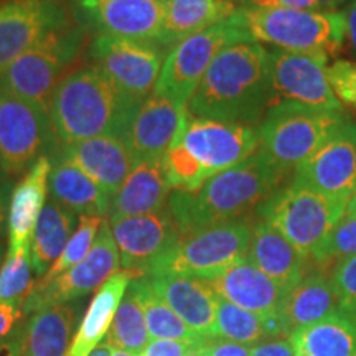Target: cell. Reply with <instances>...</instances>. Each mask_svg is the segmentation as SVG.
<instances>
[{"label": "cell", "instance_id": "cell-1", "mask_svg": "<svg viewBox=\"0 0 356 356\" xmlns=\"http://www.w3.org/2000/svg\"><path fill=\"white\" fill-rule=\"evenodd\" d=\"M270 101V51L254 40H243L213 60L186 109L193 118L254 127Z\"/></svg>", "mask_w": 356, "mask_h": 356}, {"label": "cell", "instance_id": "cell-2", "mask_svg": "<svg viewBox=\"0 0 356 356\" xmlns=\"http://www.w3.org/2000/svg\"><path fill=\"white\" fill-rule=\"evenodd\" d=\"M286 175L259 150L243 163L211 177L197 191H172L167 208L181 236L239 221L280 188Z\"/></svg>", "mask_w": 356, "mask_h": 356}, {"label": "cell", "instance_id": "cell-3", "mask_svg": "<svg viewBox=\"0 0 356 356\" xmlns=\"http://www.w3.org/2000/svg\"><path fill=\"white\" fill-rule=\"evenodd\" d=\"M136 102L126 99L97 66L66 74L53 92L50 119L61 144L118 136L124 139Z\"/></svg>", "mask_w": 356, "mask_h": 356}, {"label": "cell", "instance_id": "cell-4", "mask_svg": "<svg viewBox=\"0 0 356 356\" xmlns=\"http://www.w3.org/2000/svg\"><path fill=\"white\" fill-rule=\"evenodd\" d=\"M238 17L254 42L275 50L335 56L346 42L343 12H309L248 2L239 6Z\"/></svg>", "mask_w": 356, "mask_h": 356}, {"label": "cell", "instance_id": "cell-5", "mask_svg": "<svg viewBox=\"0 0 356 356\" xmlns=\"http://www.w3.org/2000/svg\"><path fill=\"white\" fill-rule=\"evenodd\" d=\"M348 118L345 111L273 106L259 126V152L287 177L317 152Z\"/></svg>", "mask_w": 356, "mask_h": 356}, {"label": "cell", "instance_id": "cell-6", "mask_svg": "<svg viewBox=\"0 0 356 356\" xmlns=\"http://www.w3.org/2000/svg\"><path fill=\"white\" fill-rule=\"evenodd\" d=\"M348 200L325 197L307 186H280L257 208L261 220L274 226L302 254L312 257L345 216Z\"/></svg>", "mask_w": 356, "mask_h": 356}, {"label": "cell", "instance_id": "cell-7", "mask_svg": "<svg viewBox=\"0 0 356 356\" xmlns=\"http://www.w3.org/2000/svg\"><path fill=\"white\" fill-rule=\"evenodd\" d=\"M84 37L83 26L50 35L0 74V88L50 113L53 92L84 48Z\"/></svg>", "mask_w": 356, "mask_h": 356}, {"label": "cell", "instance_id": "cell-8", "mask_svg": "<svg viewBox=\"0 0 356 356\" xmlns=\"http://www.w3.org/2000/svg\"><path fill=\"white\" fill-rule=\"evenodd\" d=\"M252 228L246 221H228L181 236L150 275L177 274L211 280L246 259Z\"/></svg>", "mask_w": 356, "mask_h": 356}, {"label": "cell", "instance_id": "cell-9", "mask_svg": "<svg viewBox=\"0 0 356 356\" xmlns=\"http://www.w3.org/2000/svg\"><path fill=\"white\" fill-rule=\"evenodd\" d=\"M252 40L238 12L228 20L178 42L165 56L154 92L186 108L213 60L231 43Z\"/></svg>", "mask_w": 356, "mask_h": 356}, {"label": "cell", "instance_id": "cell-10", "mask_svg": "<svg viewBox=\"0 0 356 356\" xmlns=\"http://www.w3.org/2000/svg\"><path fill=\"white\" fill-rule=\"evenodd\" d=\"M121 256L118 244L113 236L109 221H102L96 241L89 254L51 280L40 279L33 284L32 291L24 302V315H32L33 312L44 307L66 304L97 291L111 275L119 273Z\"/></svg>", "mask_w": 356, "mask_h": 356}, {"label": "cell", "instance_id": "cell-11", "mask_svg": "<svg viewBox=\"0 0 356 356\" xmlns=\"http://www.w3.org/2000/svg\"><path fill=\"white\" fill-rule=\"evenodd\" d=\"M53 137L48 111L0 88V163L7 177L29 172Z\"/></svg>", "mask_w": 356, "mask_h": 356}, {"label": "cell", "instance_id": "cell-12", "mask_svg": "<svg viewBox=\"0 0 356 356\" xmlns=\"http://www.w3.org/2000/svg\"><path fill=\"white\" fill-rule=\"evenodd\" d=\"M89 53L96 61L95 66L136 104L152 95L165 61L159 44L114 37H96Z\"/></svg>", "mask_w": 356, "mask_h": 356}, {"label": "cell", "instance_id": "cell-13", "mask_svg": "<svg viewBox=\"0 0 356 356\" xmlns=\"http://www.w3.org/2000/svg\"><path fill=\"white\" fill-rule=\"evenodd\" d=\"M84 30L97 37L155 43L160 47L165 0H68Z\"/></svg>", "mask_w": 356, "mask_h": 356}, {"label": "cell", "instance_id": "cell-14", "mask_svg": "<svg viewBox=\"0 0 356 356\" xmlns=\"http://www.w3.org/2000/svg\"><path fill=\"white\" fill-rule=\"evenodd\" d=\"M327 61L328 58L310 53L270 51V108L277 104H297L341 113L343 106L328 81Z\"/></svg>", "mask_w": 356, "mask_h": 356}, {"label": "cell", "instance_id": "cell-15", "mask_svg": "<svg viewBox=\"0 0 356 356\" xmlns=\"http://www.w3.org/2000/svg\"><path fill=\"white\" fill-rule=\"evenodd\" d=\"M70 26L68 10L61 0H6L0 3V74L44 38Z\"/></svg>", "mask_w": 356, "mask_h": 356}, {"label": "cell", "instance_id": "cell-16", "mask_svg": "<svg viewBox=\"0 0 356 356\" xmlns=\"http://www.w3.org/2000/svg\"><path fill=\"white\" fill-rule=\"evenodd\" d=\"M121 256L122 270L137 277L149 275L180 241L168 208L159 213L129 218H109Z\"/></svg>", "mask_w": 356, "mask_h": 356}, {"label": "cell", "instance_id": "cell-17", "mask_svg": "<svg viewBox=\"0 0 356 356\" xmlns=\"http://www.w3.org/2000/svg\"><path fill=\"white\" fill-rule=\"evenodd\" d=\"M293 184L325 197L350 200L356 191V122L348 118L312 157L293 172Z\"/></svg>", "mask_w": 356, "mask_h": 356}, {"label": "cell", "instance_id": "cell-18", "mask_svg": "<svg viewBox=\"0 0 356 356\" xmlns=\"http://www.w3.org/2000/svg\"><path fill=\"white\" fill-rule=\"evenodd\" d=\"M180 144L215 177L248 160L259 149V131L252 126L190 118Z\"/></svg>", "mask_w": 356, "mask_h": 356}, {"label": "cell", "instance_id": "cell-19", "mask_svg": "<svg viewBox=\"0 0 356 356\" xmlns=\"http://www.w3.org/2000/svg\"><path fill=\"white\" fill-rule=\"evenodd\" d=\"M188 122V109L152 92L134 111L124 140L139 162L160 160L180 144Z\"/></svg>", "mask_w": 356, "mask_h": 356}, {"label": "cell", "instance_id": "cell-20", "mask_svg": "<svg viewBox=\"0 0 356 356\" xmlns=\"http://www.w3.org/2000/svg\"><path fill=\"white\" fill-rule=\"evenodd\" d=\"M60 157L81 168L111 197L118 193L139 163L126 140L118 136H102L78 144H63Z\"/></svg>", "mask_w": 356, "mask_h": 356}, {"label": "cell", "instance_id": "cell-21", "mask_svg": "<svg viewBox=\"0 0 356 356\" xmlns=\"http://www.w3.org/2000/svg\"><path fill=\"white\" fill-rule=\"evenodd\" d=\"M149 279L155 293L191 330L204 338H215L218 296L207 280L177 274H157Z\"/></svg>", "mask_w": 356, "mask_h": 356}, {"label": "cell", "instance_id": "cell-22", "mask_svg": "<svg viewBox=\"0 0 356 356\" xmlns=\"http://www.w3.org/2000/svg\"><path fill=\"white\" fill-rule=\"evenodd\" d=\"M221 299L262 315L282 314L287 289L252 266L248 259L231 266L218 277L208 280Z\"/></svg>", "mask_w": 356, "mask_h": 356}, {"label": "cell", "instance_id": "cell-23", "mask_svg": "<svg viewBox=\"0 0 356 356\" xmlns=\"http://www.w3.org/2000/svg\"><path fill=\"white\" fill-rule=\"evenodd\" d=\"M51 165V159L47 155L40 157L12 190L7 216L8 254L30 248L40 213L47 204V197L50 193L48 180Z\"/></svg>", "mask_w": 356, "mask_h": 356}, {"label": "cell", "instance_id": "cell-24", "mask_svg": "<svg viewBox=\"0 0 356 356\" xmlns=\"http://www.w3.org/2000/svg\"><path fill=\"white\" fill-rule=\"evenodd\" d=\"M246 259L287 291L296 287L312 267L309 257L264 220L252 226Z\"/></svg>", "mask_w": 356, "mask_h": 356}, {"label": "cell", "instance_id": "cell-25", "mask_svg": "<svg viewBox=\"0 0 356 356\" xmlns=\"http://www.w3.org/2000/svg\"><path fill=\"white\" fill-rule=\"evenodd\" d=\"M76 322L78 307L71 302L33 312L15 333L20 356H66Z\"/></svg>", "mask_w": 356, "mask_h": 356}, {"label": "cell", "instance_id": "cell-26", "mask_svg": "<svg viewBox=\"0 0 356 356\" xmlns=\"http://www.w3.org/2000/svg\"><path fill=\"white\" fill-rule=\"evenodd\" d=\"M170 191L162 159L142 160L111 198L109 218L142 216L165 210Z\"/></svg>", "mask_w": 356, "mask_h": 356}, {"label": "cell", "instance_id": "cell-27", "mask_svg": "<svg viewBox=\"0 0 356 356\" xmlns=\"http://www.w3.org/2000/svg\"><path fill=\"white\" fill-rule=\"evenodd\" d=\"M338 310H341L340 302L330 275L320 267H310L300 282L289 291L282 317L292 333L312 327Z\"/></svg>", "mask_w": 356, "mask_h": 356}, {"label": "cell", "instance_id": "cell-28", "mask_svg": "<svg viewBox=\"0 0 356 356\" xmlns=\"http://www.w3.org/2000/svg\"><path fill=\"white\" fill-rule=\"evenodd\" d=\"M137 275L129 270H119L97 289L86 315L79 323L66 356H88L108 335L114 315L119 309L129 286Z\"/></svg>", "mask_w": 356, "mask_h": 356}, {"label": "cell", "instance_id": "cell-29", "mask_svg": "<svg viewBox=\"0 0 356 356\" xmlns=\"http://www.w3.org/2000/svg\"><path fill=\"white\" fill-rule=\"evenodd\" d=\"M50 197L79 216L104 218L111 211V195L81 168L56 157L51 160Z\"/></svg>", "mask_w": 356, "mask_h": 356}, {"label": "cell", "instance_id": "cell-30", "mask_svg": "<svg viewBox=\"0 0 356 356\" xmlns=\"http://www.w3.org/2000/svg\"><path fill=\"white\" fill-rule=\"evenodd\" d=\"M238 8L231 0H165L160 47H175L181 40L228 20Z\"/></svg>", "mask_w": 356, "mask_h": 356}, {"label": "cell", "instance_id": "cell-31", "mask_svg": "<svg viewBox=\"0 0 356 356\" xmlns=\"http://www.w3.org/2000/svg\"><path fill=\"white\" fill-rule=\"evenodd\" d=\"M280 337H291V330L282 314H256L218 296L215 338H225V340L249 346Z\"/></svg>", "mask_w": 356, "mask_h": 356}, {"label": "cell", "instance_id": "cell-32", "mask_svg": "<svg viewBox=\"0 0 356 356\" xmlns=\"http://www.w3.org/2000/svg\"><path fill=\"white\" fill-rule=\"evenodd\" d=\"M76 213H73L55 200H48L35 226L30 256L33 273L43 277L55 264L73 236L76 226Z\"/></svg>", "mask_w": 356, "mask_h": 356}, {"label": "cell", "instance_id": "cell-33", "mask_svg": "<svg viewBox=\"0 0 356 356\" xmlns=\"http://www.w3.org/2000/svg\"><path fill=\"white\" fill-rule=\"evenodd\" d=\"M291 335L310 356H356V315L348 312L338 310Z\"/></svg>", "mask_w": 356, "mask_h": 356}, {"label": "cell", "instance_id": "cell-34", "mask_svg": "<svg viewBox=\"0 0 356 356\" xmlns=\"http://www.w3.org/2000/svg\"><path fill=\"white\" fill-rule=\"evenodd\" d=\"M131 284L139 297L142 309H144L150 338L154 340H184L193 341V343H204L210 340V338H204L191 330L188 325L160 299L147 275L136 277Z\"/></svg>", "mask_w": 356, "mask_h": 356}, {"label": "cell", "instance_id": "cell-35", "mask_svg": "<svg viewBox=\"0 0 356 356\" xmlns=\"http://www.w3.org/2000/svg\"><path fill=\"white\" fill-rule=\"evenodd\" d=\"M106 338L115 346V350L129 351L136 356H139L145 346L150 343L144 309H142V304L136 291H134L132 284L129 286L126 296L119 304V309L115 312L113 325H111Z\"/></svg>", "mask_w": 356, "mask_h": 356}, {"label": "cell", "instance_id": "cell-36", "mask_svg": "<svg viewBox=\"0 0 356 356\" xmlns=\"http://www.w3.org/2000/svg\"><path fill=\"white\" fill-rule=\"evenodd\" d=\"M163 172L172 191H197L210 180V173L184 144L173 145L162 159Z\"/></svg>", "mask_w": 356, "mask_h": 356}, {"label": "cell", "instance_id": "cell-37", "mask_svg": "<svg viewBox=\"0 0 356 356\" xmlns=\"http://www.w3.org/2000/svg\"><path fill=\"white\" fill-rule=\"evenodd\" d=\"M32 270L30 248L15 254L7 252V259L0 267V304L3 302L24 304L35 284L32 280Z\"/></svg>", "mask_w": 356, "mask_h": 356}, {"label": "cell", "instance_id": "cell-38", "mask_svg": "<svg viewBox=\"0 0 356 356\" xmlns=\"http://www.w3.org/2000/svg\"><path fill=\"white\" fill-rule=\"evenodd\" d=\"M102 221H104V218L79 216L78 228L70 238L63 252H61L60 257L55 261V264L50 267V270L40 279L51 280L58 277V275L66 273V270L71 269L73 266L79 264V262L89 254V251H91L92 244L96 241V236L101 229Z\"/></svg>", "mask_w": 356, "mask_h": 356}, {"label": "cell", "instance_id": "cell-39", "mask_svg": "<svg viewBox=\"0 0 356 356\" xmlns=\"http://www.w3.org/2000/svg\"><path fill=\"white\" fill-rule=\"evenodd\" d=\"M356 254V216H343L310 257L312 264L328 269Z\"/></svg>", "mask_w": 356, "mask_h": 356}, {"label": "cell", "instance_id": "cell-40", "mask_svg": "<svg viewBox=\"0 0 356 356\" xmlns=\"http://www.w3.org/2000/svg\"><path fill=\"white\" fill-rule=\"evenodd\" d=\"M330 279L340 302V309L348 314L356 312V254L332 267Z\"/></svg>", "mask_w": 356, "mask_h": 356}, {"label": "cell", "instance_id": "cell-41", "mask_svg": "<svg viewBox=\"0 0 356 356\" xmlns=\"http://www.w3.org/2000/svg\"><path fill=\"white\" fill-rule=\"evenodd\" d=\"M328 81L333 92L343 104L356 108V63L348 60H335L327 66Z\"/></svg>", "mask_w": 356, "mask_h": 356}, {"label": "cell", "instance_id": "cell-42", "mask_svg": "<svg viewBox=\"0 0 356 356\" xmlns=\"http://www.w3.org/2000/svg\"><path fill=\"white\" fill-rule=\"evenodd\" d=\"M204 343H193V341L184 340H154L145 346L139 356H185L188 351Z\"/></svg>", "mask_w": 356, "mask_h": 356}, {"label": "cell", "instance_id": "cell-43", "mask_svg": "<svg viewBox=\"0 0 356 356\" xmlns=\"http://www.w3.org/2000/svg\"><path fill=\"white\" fill-rule=\"evenodd\" d=\"M251 356H296L292 337H280L264 340L251 346Z\"/></svg>", "mask_w": 356, "mask_h": 356}, {"label": "cell", "instance_id": "cell-44", "mask_svg": "<svg viewBox=\"0 0 356 356\" xmlns=\"http://www.w3.org/2000/svg\"><path fill=\"white\" fill-rule=\"evenodd\" d=\"M208 356H251V346L225 340V338H211L207 343Z\"/></svg>", "mask_w": 356, "mask_h": 356}, {"label": "cell", "instance_id": "cell-45", "mask_svg": "<svg viewBox=\"0 0 356 356\" xmlns=\"http://www.w3.org/2000/svg\"><path fill=\"white\" fill-rule=\"evenodd\" d=\"M22 315H24V304H19V302L0 304V340L10 335Z\"/></svg>", "mask_w": 356, "mask_h": 356}, {"label": "cell", "instance_id": "cell-46", "mask_svg": "<svg viewBox=\"0 0 356 356\" xmlns=\"http://www.w3.org/2000/svg\"><path fill=\"white\" fill-rule=\"evenodd\" d=\"M251 2V0H249ZM252 2L267 3V6H279L293 8V10H309V12H320L318 0H252Z\"/></svg>", "mask_w": 356, "mask_h": 356}, {"label": "cell", "instance_id": "cell-47", "mask_svg": "<svg viewBox=\"0 0 356 356\" xmlns=\"http://www.w3.org/2000/svg\"><path fill=\"white\" fill-rule=\"evenodd\" d=\"M345 24H346V42L351 51L356 53V0H351V2L346 6L343 10Z\"/></svg>", "mask_w": 356, "mask_h": 356}, {"label": "cell", "instance_id": "cell-48", "mask_svg": "<svg viewBox=\"0 0 356 356\" xmlns=\"http://www.w3.org/2000/svg\"><path fill=\"white\" fill-rule=\"evenodd\" d=\"M10 181L0 180V234H2L3 226H6V220L8 216V203H10Z\"/></svg>", "mask_w": 356, "mask_h": 356}, {"label": "cell", "instance_id": "cell-49", "mask_svg": "<svg viewBox=\"0 0 356 356\" xmlns=\"http://www.w3.org/2000/svg\"><path fill=\"white\" fill-rule=\"evenodd\" d=\"M0 356H20V343L17 335H13L10 340L0 341Z\"/></svg>", "mask_w": 356, "mask_h": 356}, {"label": "cell", "instance_id": "cell-50", "mask_svg": "<svg viewBox=\"0 0 356 356\" xmlns=\"http://www.w3.org/2000/svg\"><path fill=\"white\" fill-rule=\"evenodd\" d=\"M114 353H115V346L104 337L101 343H97L96 348L92 350L88 356H114Z\"/></svg>", "mask_w": 356, "mask_h": 356}, {"label": "cell", "instance_id": "cell-51", "mask_svg": "<svg viewBox=\"0 0 356 356\" xmlns=\"http://www.w3.org/2000/svg\"><path fill=\"white\" fill-rule=\"evenodd\" d=\"M345 216H356V191L350 197L348 203H346Z\"/></svg>", "mask_w": 356, "mask_h": 356}, {"label": "cell", "instance_id": "cell-52", "mask_svg": "<svg viewBox=\"0 0 356 356\" xmlns=\"http://www.w3.org/2000/svg\"><path fill=\"white\" fill-rule=\"evenodd\" d=\"M210 340H211V338H210ZM207 343H208V341H207ZM207 343L197 346V348H193L191 351H188V353H186L185 356H208V353H207Z\"/></svg>", "mask_w": 356, "mask_h": 356}, {"label": "cell", "instance_id": "cell-53", "mask_svg": "<svg viewBox=\"0 0 356 356\" xmlns=\"http://www.w3.org/2000/svg\"><path fill=\"white\" fill-rule=\"evenodd\" d=\"M292 337V335H291ZM292 341H293V346H296V356H310L309 353H307V351L304 350V346H302L299 341L296 340V338L292 337Z\"/></svg>", "mask_w": 356, "mask_h": 356}, {"label": "cell", "instance_id": "cell-54", "mask_svg": "<svg viewBox=\"0 0 356 356\" xmlns=\"http://www.w3.org/2000/svg\"><path fill=\"white\" fill-rule=\"evenodd\" d=\"M114 356H136V355L129 353V351H122V350H115V353H114Z\"/></svg>", "mask_w": 356, "mask_h": 356}, {"label": "cell", "instance_id": "cell-55", "mask_svg": "<svg viewBox=\"0 0 356 356\" xmlns=\"http://www.w3.org/2000/svg\"><path fill=\"white\" fill-rule=\"evenodd\" d=\"M6 178H7V175H6V172H3L2 163H0V180H6Z\"/></svg>", "mask_w": 356, "mask_h": 356}, {"label": "cell", "instance_id": "cell-56", "mask_svg": "<svg viewBox=\"0 0 356 356\" xmlns=\"http://www.w3.org/2000/svg\"><path fill=\"white\" fill-rule=\"evenodd\" d=\"M231 2L238 3V6H243V3H248V2H249V0H231Z\"/></svg>", "mask_w": 356, "mask_h": 356}, {"label": "cell", "instance_id": "cell-57", "mask_svg": "<svg viewBox=\"0 0 356 356\" xmlns=\"http://www.w3.org/2000/svg\"><path fill=\"white\" fill-rule=\"evenodd\" d=\"M0 259H2V249H0Z\"/></svg>", "mask_w": 356, "mask_h": 356}, {"label": "cell", "instance_id": "cell-58", "mask_svg": "<svg viewBox=\"0 0 356 356\" xmlns=\"http://www.w3.org/2000/svg\"><path fill=\"white\" fill-rule=\"evenodd\" d=\"M353 315H356V312H355V314H353Z\"/></svg>", "mask_w": 356, "mask_h": 356}]
</instances>
